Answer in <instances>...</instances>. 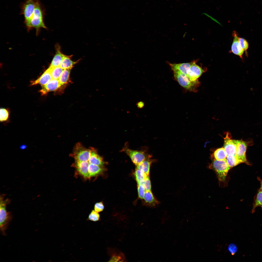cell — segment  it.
Here are the masks:
<instances>
[{
    "mask_svg": "<svg viewBox=\"0 0 262 262\" xmlns=\"http://www.w3.org/2000/svg\"><path fill=\"white\" fill-rule=\"evenodd\" d=\"M45 9L39 0H38L33 13L31 16V28H35L37 31L41 28H46L43 21Z\"/></svg>",
    "mask_w": 262,
    "mask_h": 262,
    "instance_id": "obj_1",
    "label": "cell"
},
{
    "mask_svg": "<svg viewBox=\"0 0 262 262\" xmlns=\"http://www.w3.org/2000/svg\"><path fill=\"white\" fill-rule=\"evenodd\" d=\"M4 196L2 195L0 196V229L2 234L6 236L5 231L12 217L10 213L7 212L6 209V205L9 202V200L8 199L5 200Z\"/></svg>",
    "mask_w": 262,
    "mask_h": 262,
    "instance_id": "obj_2",
    "label": "cell"
},
{
    "mask_svg": "<svg viewBox=\"0 0 262 262\" xmlns=\"http://www.w3.org/2000/svg\"><path fill=\"white\" fill-rule=\"evenodd\" d=\"M175 79L182 87L190 91L196 92L199 84L197 80L191 81L186 75L177 71H173Z\"/></svg>",
    "mask_w": 262,
    "mask_h": 262,
    "instance_id": "obj_3",
    "label": "cell"
},
{
    "mask_svg": "<svg viewBox=\"0 0 262 262\" xmlns=\"http://www.w3.org/2000/svg\"><path fill=\"white\" fill-rule=\"evenodd\" d=\"M212 165L217 175L219 180L221 182L224 181L230 168L228 165L226 159L215 160L213 161Z\"/></svg>",
    "mask_w": 262,
    "mask_h": 262,
    "instance_id": "obj_4",
    "label": "cell"
},
{
    "mask_svg": "<svg viewBox=\"0 0 262 262\" xmlns=\"http://www.w3.org/2000/svg\"><path fill=\"white\" fill-rule=\"evenodd\" d=\"M38 0H26L21 6V12L24 17L25 24L29 29L31 27V19Z\"/></svg>",
    "mask_w": 262,
    "mask_h": 262,
    "instance_id": "obj_5",
    "label": "cell"
},
{
    "mask_svg": "<svg viewBox=\"0 0 262 262\" xmlns=\"http://www.w3.org/2000/svg\"><path fill=\"white\" fill-rule=\"evenodd\" d=\"M122 151L129 157L132 162L136 166L146 159L150 158L151 157L144 151L133 150L126 146L123 148Z\"/></svg>",
    "mask_w": 262,
    "mask_h": 262,
    "instance_id": "obj_6",
    "label": "cell"
},
{
    "mask_svg": "<svg viewBox=\"0 0 262 262\" xmlns=\"http://www.w3.org/2000/svg\"><path fill=\"white\" fill-rule=\"evenodd\" d=\"M237 144L236 156L241 163H245L249 164L246 159V153L247 145L246 143L242 140H235Z\"/></svg>",
    "mask_w": 262,
    "mask_h": 262,
    "instance_id": "obj_7",
    "label": "cell"
},
{
    "mask_svg": "<svg viewBox=\"0 0 262 262\" xmlns=\"http://www.w3.org/2000/svg\"><path fill=\"white\" fill-rule=\"evenodd\" d=\"M196 61H193L186 75L191 81L197 80L204 72L203 69L196 64Z\"/></svg>",
    "mask_w": 262,
    "mask_h": 262,
    "instance_id": "obj_8",
    "label": "cell"
},
{
    "mask_svg": "<svg viewBox=\"0 0 262 262\" xmlns=\"http://www.w3.org/2000/svg\"><path fill=\"white\" fill-rule=\"evenodd\" d=\"M224 147L227 156H236L237 144L235 140L230 139L228 134L225 138Z\"/></svg>",
    "mask_w": 262,
    "mask_h": 262,
    "instance_id": "obj_9",
    "label": "cell"
},
{
    "mask_svg": "<svg viewBox=\"0 0 262 262\" xmlns=\"http://www.w3.org/2000/svg\"><path fill=\"white\" fill-rule=\"evenodd\" d=\"M107 252L110 257L109 262H125L126 260L124 254L115 248H108Z\"/></svg>",
    "mask_w": 262,
    "mask_h": 262,
    "instance_id": "obj_10",
    "label": "cell"
},
{
    "mask_svg": "<svg viewBox=\"0 0 262 262\" xmlns=\"http://www.w3.org/2000/svg\"><path fill=\"white\" fill-rule=\"evenodd\" d=\"M62 85L58 79H52L46 84L42 86V88L40 91L42 95H44L48 92L56 90Z\"/></svg>",
    "mask_w": 262,
    "mask_h": 262,
    "instance_id": "obj_11",
    "label": "cell"
},
{
    "mask_svg": "<svg viewBox=\"0 0 262 262\" xmlns=\"http://www.w3.org/2000/svg\"><path fill=\"white\" fill-rule=\"evenodd\" d=\"M52 79L50 70L49 67L43 74L36 80L31 82V85H36L38 84L41 86L44 85Z\"/></svg>",
    "mask_w": 262,
    "mask_h": 262,
    "instance_id": "obj_12",
    "label": "cell"
},
{
    "mask_svg": "<svg viewBox=\"0 0 262 262\" xmlns=\"http://www.w3.org/2000/svg\"><path fill=\"white\" fill-rule=\"evenodd\" d=\"M233 35L234 38L231 46V51L234 54L239 56L242 59L244 50L240 46L239 41V38L237 33L234 32Z\"/></svg>",
    "mask_w": 262,
    "mask_h": 262,
    "instance_id": "obj_13",
    "label": "cell"
},
{
    "mask_svg": "<svg viewBox=\"0 0 262 262\" xmlns=\"http://www.w3.org/2000/svg\"><path fill=\"white\" fill-rule=\"evenodd\" d=\"M193 62L179 64L170 63L169 64L173 71H178L186 75Z\"/></svg>",
    "mask_w": 262,
    "mask_h": 262,
    "instance_id": "obj_14",
    "label": "cell"
},
{
    "mask_svg": "<svg viewBox=\"0 0 262 262\" xmlns=\"http://www.w3.org/2000/svg\"><path fill=\"white\" fill-rule=\"evenodd\" d=\"M55 47L56 53L49 66L50 67L59 66L63 59L68 56L64 55L61 52L60 47L59 45H56Z\"/></svg>",
    "mask_w": 262,
    "mask_h": 262,
    "instance_id": "obj_15",
    "label": "cell"
},
{
    "mask_svg": "<svg viewBox=\"0 0 262 262\" xmlns=\"http://www.w3.org/2000/svg\"><path fill=\"white\" fill-rule=\"evenodd\" d=\"M146 205L151 207H154L159 203L155 198L151 190L146 191L144 199Z\"/></svg>",
    "mask_w": 262,
    "mask_h": 262,
    "instance_id": "obj_16",
    "label": "cell"
},
{
    "mask_svg": "<svg viewBox=\"0 0 262 262\" xmlns=\"http://www.w3.org/2000/svg\"><path fill=\"white\" fill-rule=\"evenodd\" d=\"M153 161L150 158L147 159L136 165V168L142 170L147 175L149 176L150 168Z\"/></svg>",
    "mask_w": 262,
    "mask_h": 262,
    "instance_id": "obj_17",
    "label": "cell"
},
{
    "mask_svg": "<svg viewBox=\"0 0 262 262\" xmlns=\"http://www.w3.org/2000/svg\"><path fill=\"white\" fill-rule=\"evenodd\" d=\"M72 55L68 56L63 59L61 62L59 66L63 69L72 68L74 65L76 64L79 61L78 60L74 61L71 59Z\"/></svg>",
    "mask_w": 262,
    "mask_h": 262,
    "instance_id": "obj_18",
    "label": "cell"
},
{
    "mask_svg": "<svg viewBox=\"0 0 262 262\" xmlns=\"http://www.w3.org/2000/svg\"><path fill=\"white\" fill-rule=\"evenodd\" d=\"M259 206L262 208V191L260 189L254 197L252 213H254L256 208Z\"/></svg>",
    "mask_w": 262,
    "mask_h": 262,
    "instance_id": "obj_19",
    "label": "cell"
},
{
    "mask_svg": "<svg viewBox=\"0 0 262 262\" xmlns=\"http://www.w3.org/2000/svg\"><path fill=\"white\" fill-rule=\"evenodd\" d=\"M72 68L64 69L58 80L60 83L63 85L67 82L71 70Z\"/></svg>",
    "mask_w": 262,
    "mask_h": 262,
    "instance_id": "obj_20",
    "label": "cell"
},
{
    "mask_svg": "<svg viewBox=\"0 0 262 262\" xmlns=\"http://www.w3.org/2000/svg\"><path fill=\"white\" fill-rule=\"evenodd\" d=\"M213 155L215 158L218 160H225L227 157L224 149L223 147L216 150L214 153Z\"/></svg>",
    "mask_w": 262,
    "mask_h": 262,
    "instance_id": "obj_21",
    "label": "cell"
},
{
    "mask_svg": "<svg viewBox=\"0 0 262 262\" xmlns=\"http://www.w3.org/2000/svg\"><path fill=\"white\" fill-rule=\"evenodd\" d=\"M49 68L52 79H58L64 69L59 66L54 67H49Z\"/></svg>",
    "mask_w": 262,
    "mask_h": 262,
    "instance_id": "obj_22",
    "label": "cell"
},
{
    "mask_svg": "<svg viewBox=\"0 0 262 262\" xmlns=\"http://www.w3.org/2000/svg\"><path fill=\"white\" fill-rule=\"evenodd\" d=\"M135 175L138 184L139 183L147 176H148L142 171L137 168H136L135 170Z\"/></svg>",
    "mask_w": 262,
    "mask_h": 262,
    "instance_id": "obj_23",
    "label": "cell"
},
{
    "mask_svg": "<svg viewBox=\"0 0 262 262\" xmlns=\"http://www.w3.org/2000/svg\"><path fill=\"white\" fill-rule=\"evenodd\" d=\"M227 163L230 168L232 167L241 163L238 160L236 156H227L226 158Z\"/></svg>",
    "mask_w": 262,
    "mask_h": 262,
    "instance_id": "obj_24",
    "label": "cell"
},
{
    "mask_svg": "<svg viewBox=\"0 0 262 262\" xmlns=\"http://www.w3.org/2000/svg\"><path fill=\"white\" fill-rule=\"evenodd\" d=\"M0 121L2 123H7L9 117V112L7 109L1 108L0 110Z\"/></svg>",
    "mask_w": 262,
    "mask_h": 262,
    "instance_id": "obj_25",
    "label": "cell"
},
{
    "mask_svg": "<svg viewBox=\"0 0 262 262\" xmlns=\"http://www.w3.org/2000/svg\"><path fill=\"white\" fill-rule=\"evenodd\" d=\"M144 188L146 191L151 190V184L149 176H147L142 181L139 183Z\"/></svg>",
    "mask_w": 262,
    "mask_h": 262,
    "instance_id": "obj_26",
    "label": "cell"
},
{
    "mask_svg": "<svg viewBox=\"0 0 262 262\" xmlns=\"http://www.w3.org/2000/svg\"><path fill=\"white\" fill-rule=\"evenodd\" d=\"M100 218V215L98 213L94 210H93L91 211L88 217V219L89 220L93 221H99Z\"/></svg>",
    "mask_w": 262,
    "mask_h": 262,
    "instance_id": "obj_27",
    "label": "cell"
},
{
    "mask_svg": "<svg viewBox=\"0 0 262 262\" xmlns=\"http://www.w3.org/2000/svg\"><path fill=\"white\" fill-rule=\"evenodd\" d=\"M239 41L240 46L246 53L249 47V44L247 41L243 38H239Z\"/></svg>",
    "mask_w": 262,
    "mask_h": 262,
    "instance_id": "obj_28",
    "label": "cell"
},
{
    "mask_svg": "<svg viewBox=\"0 0 262 262\" xmlns=\"http://www.w3.org/2000/svg\"><path fill=\"white\" fill-rule=\"evenodd\" d=\"M137 189L139 197L141 199H143L146 191L142 185L138 184Z\"/></svg>",
    "mask_w": 262,
    "mask_h": 262,
    "instance_id": "obj_29",
    "label": "cell"
},
{
    "mask_svg": "<svg viewBox=\"0 0 262 262\" xmlns=\"http://www.w3.org/2000/svg\"><path fill=\"white\" fill-rule=\"evenodd\" d=\"M104 208V206L102 202L97 203L94 206V210L98 213L102 211Z\"/></svg>",
    "mask_w": 262,
    "mask_h": 262,
    "instance_id": "obj_30",
    "label": "cell"
},
{
    "mask_svg": "<svg viewBox=\"0 0 262 262\" xmlns=\"http://www.w3.org/2000/svg\"><path fill=\"white\" fill-rule=\"evenodd\" d=\"M144 102L141 101L138 102L136 104L138 107L139 108H143L144 106Z\"/></svg>",
    "mask_w": 262,
    "mask_h": 262,
    "instance_id": "obj_31",
    "label": "cell"
},
{
    "mask_svg": "<svg viewBox=\"0 0 262 262\" xmlns=\"http://www.w3.org/2000/svg\"><path fill=\"white\" fill-rule=\"evenodd\" d=\"M202 14L204 15H205V16H207L208 17L210 18V19H212V20H213V21H214L215 22H217L219 24V23L218 22V21H217L216 19H215L214 18H213L212 17V16H210L208 14H207L204 13H203Z\"/></svg>",
    "mask_w": 262,
    "mask_h": 262,
    "instance_id": "obj_32",
    "label": "cell"
},
{
    "mask_svg": "<svg viewBox=\"0 0 262 262\" xmlns=\"http://www.w3.org/2000/svg\"><path fill=\"white\" fill-rule=\"evenodd\" d=\"M257 179L259 181L260 183V187L259 189L262 191V179L258 177H257Z\"/></svg>",
    "mask_w": 262,
    "mask_h": 262,
    "instance_id": "obj_33",
    "label": "cell"
},
{
    "mask_svg": "<svg viewBox=\"0 0 262 262\" xmlns=\"http://www.w3.org/2000/svg\"><path fill=\"white\" fill-rule=\"evenodd\" d=\"M27 147V145L25 144H23L21 145L20 147V148L21 150H24Z\"/></svg>",
    "mask_w": 262,
    "mask_h": 262,
    "instance_id": "obj_34",
    "label": "cell"
}]
</instances>
